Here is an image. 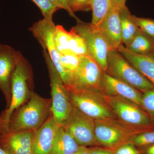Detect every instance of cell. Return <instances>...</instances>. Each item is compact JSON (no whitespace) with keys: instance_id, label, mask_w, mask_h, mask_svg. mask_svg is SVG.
<instances>
[{"instance_id":"2e32d148","label":"cell","mask_w":154,"mask_h":154,"mask_svg":"<svg viewBox=\"0 0 154 154\" xmlns=\"http://www.w3.org/2000/svg\"><path fill=\"white\" fill-rule=\"evenodd\" d=\"M101 89H103L109 96H116L126 99L141 107L143 95L140 91L104 72L102 75Z\"/></svg>"},{"instance_id":"7c38bea8","label":"cell","mask_w":154,"mask_h":154,"mask_svg":"<svg viewBox=\"0 0 154 154\" xmlns=\"http://www.w3.org/2000/svg\"><path fill=\"white\" fill-rule=\"evenodd\" d=\"M35 131H11L0 125V145L8 154H33Z\"/></svg>"},{"instance_id":"3957f363","label":"cell","mask_w":154,"mask_h":154,"mask_svg":"<svg viewBox=\"0 0 154 154\" xmlns=\"http://www.w3.org/2000/svg\"><path fill=\"white\" fill-rule=\"evenodd\" d=\"M43 53L50 80L51 114L57 123L62 125L70 115L72 104L62 79L49 54L45 49H43Z\"/></svg>"},{"instance_id":"5bb4252c","label":"cell","mask_w":154,"mask_h":154,"mask_svg":"<svg viewBox=\"0 0 154 154\" xmlns=\"http://www.w3.org/2000/svg\"><path fill=\"white\" fill-rule=\"evenodd\" d=\"M109 99L114 113L122 121L137 126H147L151 124L150 117L141 110L138 105L120 99L118 97H112Z\"/></svg>"},{"instance_id":"277c9868","label":"cell","mask_w":154,"mask_h":154,"mask_svg":"<svg viewBox=\"0 0 154 154\" xmlns=\"http://www.w3.org/2000/svg\"><path fill=\"white\" fill-rule=\"evenodd\" d=\"M107 65L106 73L138 91L144 93L154 88V85L141 74L118 51H109Z\"/></svg>"},{"instance_id":"30bf717a","label":"cell","mask_w":154,"mask_h":154,"mask_svg":"<svg viewBox=\"0 0 154 154\" xmlns=\"http://www.w3.org/2000/svg\"><path fill=\"white\" fill-rule=\"evenodd\" d=\"M103 72L98 63L90 55L81 56L79 66L69 85L66 87L101 89Z\"/></svg>"},{"instance_id":"8992f818","label":"cell","mask_w":154,"mask_h":154,"mask_svg":"<svg viewBox=\"0 0 154 154\" xmlns=\"http://www.w3.org/2000/svg\"><path fill=\"white\" fill-rule=\"evenodd\" d=\"M71 29L84 39L89 55L98 63L103 72H106L110 50L98 28L91 23H85L80 19Z\"/></svg>"},{"instance_id":"4dcf8cb0","label":"cell","mask_w":154,"mask_h":154,"mask_svg":"<svg viewBox=\"0 0 154 154\" xmlns=\"http://www.w3.org/2000/svg\"><path fill=\"white\" fill-rule=\"evenodd\" d=\"M49 1L55 6L56 8H57L58 10L63 9L66 10L68 13L69 15L75 19L77 21L80 20L75 15L74 13H73L70 9V0H49Z\"/></svg>"},{"instance_id":"f1b7e54d","label":"cell","mask_w":154,"mask_h":154,"mask_svg":"<svg viewBox=\"0 0 154 154\" xmlns=\"http://www.w3.org/2000/svg\"><path fill=\"white\" fill-rule=\"evenodd\" d=\"M69 8L74 13L77 11H90V0H70Z\"/></svg>"},{"instance_id":"7402d4cb","label":"cell","mask_w":154,"mask_h":154,"mask_svg":"<svg viewBox=\"0 0 154 154\" xmlns=\"http://www.w3.org/2000/svg\"><path fill=\"white\" fill-rule=\"evenodd\" d=\"M72 31H67L62 25H56L54 39L56 47L60 54L70 52V43L71 40Z\"/></svg>"},{"instance_id":"ac0fdd59","label":"cell","mask_w":154,"mask_h":154,"mask_svg":"<svg viewBox=\"0 0 154 154\" xmlns=\"http://www.w3.org/2000/svg\"><path fill=\"white\" fill-rule=\"evenodd\" d=\"M80 147L72 136L60 125L51 154H74Z\"/></svg>"},{"instance_id":"52a82bcc","label":"cell","mask_w":154,"mask_h":154,"mask_svg":"<svg viewBox=\"0 0 154 154\" xmlns=\"http://www.w3.org/2000/svg\"><path fill=\"white\" fill-rule=\"evenodd\" d=\"M109 119L95 121V134L97 144L113 150L122 145L129 142L130 139L138 134Z\"/></svg>"},{"instance_id":"d4e9b609","label":"cell","mask_w":154,"mask_h":154,"mask_svg":"<svg viewBox=\"0 0 154 154\" xmlns=\"http://www.w3.org/2000/svg\"><path fill=\"white\" fill-rule=\"evenodd\" d=\"M129 142L137 146H146L154 144V131L137 134L130 139Z\"/></svg>"},{"instance_id":"cb8c5ba5","label":"cell","mask_w":154,"mask_h":154,"mask_svg":"<svg viewBox=\"0 0 154 154\" xmlns=\"http://www.w3.org/2000/svg\"><path fill=\"white\" fill-rule=\"evenodd\" d=\"M70 30L72 36L70 43V52L80 57L89 55L84 39L73 30L72 29Z\"/></svg>"},{"instance_id":"484cf974","label":"cell","mask_w":154,"mask_h":154,"mask_svg":"<svg viewBox=\"0 0 154 154\" xmlns=\"http://www.w3.org/2000/svg\"><path fill=\"white\" fill-rule=\"evenodd\" d=\"M34 3L41 11L44 19L52 22L53 14L58 10L57 8L49 0H30Z\"/></svg>"},{"instance_id":"d6a6232c","label":"cell","mask_w":154,"mask_h":154,"mask_svg":"<svg viewBox=\"0 0 154 154\" xmlns=\"http://www.w3.org/2000/svg\"><path fill=\"white\" fill-rule=\"evenodd\" d=\"M126 0H111V5L120 8L125 6Z\"/></svg>"},{"instance_id":"d590c367","label":"cell","mask_w":154,"mask_h":154,"mask_svg":"<svg viewBox=\"0 0 154 154\" xmlns=\"http://www.w3.org/2000/svg\"><path fill=\"white\" fill-rule=\"evenodd\" d=\"M0 154H8L0 145Z\"/></svg>"},{"instance_id":"7a4b0ae2","label":"cell","mask_w":154,"mask_h":154,"mask_svg":"<svg viewBox=\"0 0 154 154\" xmlns=\"http://www.w3.org/2000/svg\"><path fill=\"white\" fill-rule=\"evenodd\" d=\"M33 83L31 66L22 56L11 77V103L0 116V124L3 127L8 128L13 113L30 99L33 92Z\"/></svg>"},{"instance_id":"8fae6325","label":"cell","mask_w":154,"mask_h":154,"mask_svg":"<svg viewBox=\"0 0 154 154\" xmlns=\"http://www.w3.org/2000/svg\"><path fill=\"white\" fill-rule=\"evenodd\" d=\"M22 56L11 46L0 44V90L5 98L6 108L11 102V77Z\"/></svg>"},{"instance_id":"6da1fadb","label":"cell","mask_w":154,"mask_h":154,"mask_svg":"<svg viewBox=\"0 0 154 154\" xmlns=\"http://www.w3.org/2000/svg\"><path fill=\"white\" fill-rule=\"evenodd\" d=\"M51 106V99L33 92L29 100L12 114L7 128L15 132L36 131L49 117Z\"/></svg>"},{"instance_id":"e0dca14e","label":"cell","mask_w":154,"mask_h":154,"mask_svg":"<svg viewBox=\"0 0 154 154\" xmlns=\"http://www.w3.org/2000/svg\"><path fill=\"white\" fill-rule=\"evenodd\" d=\"M117 51L154 85V56L136 54L128 49L123 44Z\"/></svg>"},{"instance_id":"836d02e7","label":"cell","mask_w":154,"mask_h":154,"mask_svg":"<svg viewBox=\"0 0 154 154\" xmlns=\"http://www.w3.org/2000/svg\"><path fill=\"white\" fill-rule=\"evenodd\" d=\"M74 154H91L90 148L87 147L81 146Z\"/></svg>"},{"instance_id":"9c48e42d","label":"cell","mask_w":154,"mask_h":154,"mask_svg":"<svg viewBox=\"0 0 154 154\" xmlns=\"http://www.w3.org/2000/svg\"><path fill=\"white\" fill-rule=\"evenodd\" d=\"M56 25L53 21L50 22L44 19L34 23L29 30L37 39L43 49L49 54L54 65L59 74L63 82L65 76L60 63V54L56 47L54 32Z\"/></svg>"},{"instance_id":"83f0119b","label":"cell","mask_w":154,"mask_h":154,"mask_svg":"<svg viewBox=\"0 0 154 154\" xmlns=\"http://www.w3.org/2000/svg\"><path fill=\"white\" fill-rule=\"evenodd\" d=\"M141 107L154 119V88L144 93Z\"/></svg>"},{"instance_id":"f546056e","label":"cell","mask_w":154,"mask_h":154,"mask_svg":"<svg viewBox=\"0 0 154 154\" xmlns=\"http://www.w3.org/2000/svg\"><path fill=\"white\" fill-rule=\"evenodd\" d=\"M115 154H140V152L135 146L131 142H128L119 146L113 150Z\"/></svg>"},{"instance_id":"5b68a950","label":"cell","mask_w":154,"mask_h":154,"mask_svg":"<svg viewBox=\"0 0 154 154\" xmlns=\"http://www.w3.org/2000/svg\"><path fill=\"white\" fill-rule=\"evenodd\" d=\"M65 87L72 105L88 117L100 120L110 119L114 116L111 110L96 98L97 90Z\"/></svg>"},{"instance_id":"d6986e66","label":"cell","mask_w":154,"mask_h":154,"mask_svg":"<svg viewBox=\"0 0 154 154\" xmlns=\"http://www.w3.org/2000/svg\"><path fill=\"white\" fill-rule=\"evenodd\" d=\"M125 46L136 54L154 56V38L147 35L139 28L132 40Z\"/></svg>"},{"instance_id":"9a60e30c","label":"cell","mask_w":154,"mask_h":154,"mask_svg":"<svg viewBox=\"0 0 154 154\" xmlns=\"http://www.w3.org/2000/svg\"><path fill=\"white\" fill-rule=\"evenodd\" d=\"M60 125L51 113L45 122L35 131L33 142V154H51Z\"/></svg>"},{"instance_id":"ffe728a7","label":"cell","mask_w":154,"mask_h":154,"mask_svg":"<svg viewBox=\"0 0 154 154\" xmlns=\"http://www.w3.org/2000/svg\"><path fill=\"white\" fill-rule=\"evenodd\" d=\"M119 17L122 34V43L125 46L132 40L138 28L136 25L126 6L119 8Z\"/></svg>"},{"instance_id":"44dd1931","label":"cell","mask_w":154,"mask_h":154,"mask_svg":"<svg viewBox=\"0 0 154 154\" xmlns=\"http://www.w3.org/2000/svg\"><path fill=\"white\" fill-rule=\"evenodd\" d=\"M81 57L72 53L60 54L61 66L64 74L63 84L66 87L69 85L79 66Z\"/></svg>"},{"instance_id":"e575fe53","label":"cell","mask_w":154,"mask_h":154,"mask_svg":"<svg viewBox=\"0 0 154 154\" xmlns=\"http://www.w3.org/2000/svg\"><path fill=\"white\" fill-rule=\"evenodd\" d=\"M146 154H154V144L149 146L146 150Z\"/></svg>"},{"instance_id":"ba28073f","label":"cell","mask_w":154,"mask_h":154,"mask_svg":"<svg viewBox=\"0 0 154 154\" xmlns=\"http://www.w3.org/2000/svg\"><path fill=\"white\" fill-rule=\"evenodd\" d=\"M61 125L80 146L87 147L97 144L95 134V121L73 105L69 118Z\"/></svg>"},{"instance_id":"1f68e13d","label":"cell","mask_w":154,"mask_h":154,"mask_svg":"<svg viewBox=\"0 0 154 154\" xmlns=\"http://www.w3.org/2000/svg\"><path fill=\"white\" fill-rule=\"evenodd\" d=\"M91 154H115L113 150L105 148L94 147L90 148Z\"/></svg>"},{"instance_id":"4316f807","label":"cell","mask_w":154,"mask_h":154,"mask_svg":"<svg viewBox=\"0 0 154 154\" xmlns=\"http://www.w3.org/2000/svg\"><path fill=\"white\" fill-rule=\"evenodd\" d=\"M133 20L140 30L154 39V19L132 15Z\"/></svg>"},{"instance_id":"4fadbf2b","label":"cell","mask_w":154,"mask_h":154,"mask_svg":"<svg viewBox=\"0 0 154 154\" xmlns=\"http://www.w3.org/2000/svg\"><path fill=\"white\" fill-rule=\"evenodd\" d=\"M96 27L107 42L110 51L117 50L122 43L119 8L111 5Z\"/></svg>"},{"instance_id":"603a6c76","label":"cell","mask_w":154,"mask_h":154,"mask_svg":"<svg viewBox=\"0 0 154 154\" xmlns=\"http://www.w3.org/2000/svg\"><path fill=\"white\" fill-rule=\"evenodd\" d=\"M92 11L91 24L97 26L105 17L111 6V0H90Z\"/></svg>"}]
</instances>
